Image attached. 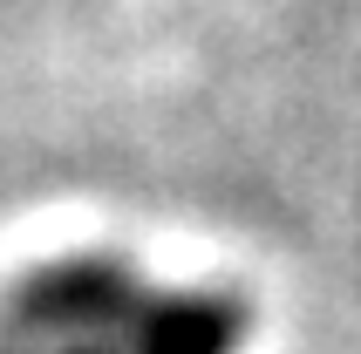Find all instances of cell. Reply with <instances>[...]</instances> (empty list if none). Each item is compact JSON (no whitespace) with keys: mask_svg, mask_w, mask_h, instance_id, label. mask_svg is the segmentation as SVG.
Returning <instances> with one entry per match:
<instances>
[{"mask_svg":"<svg viewBox=\"0 0 361 354\" xmlns=\"http://www.w3.org/2000/svg\"><path fill=\"white\" fill-rule=\"evenodd\" d=\"M245 307L171 293L123 259H48L0 293V354H239Z\"/></svg>","mask_w":361,"mask_h":354,"instance_id":"6da1fadb","label":"cell"}]
</instances>
